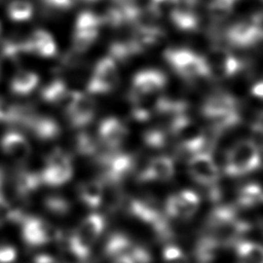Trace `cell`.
<instances>
[{
    "label": "cell",
    "mask_w": 263,
    "mask_h": 263,
    "mask_svg": "<svg viewBox=\"0 0 263 263\" xmlns=\"http://www.w3.org/2000/svg\"><path fill=\"white\" fill-rule=\"evenodd\" d=\"M260 150L251 140L238 141L225 152L224 174L237 178L255 172L261 165Z\"/></svg>",
    "instance_id": "obj_1"
},
{
    "label": "cell",
    "mask_w": 263,
    "mask_h": 263,
    "mask_svg": "<svg viewBox=\"0 0 263 263\" xmlns=\"http://www.w3.org/2000/svg\"><path fill=\"white\" fill-rule=\"evenodd\" d=\"M168 130L184 152L193 155L205 151L208 140L203 128L186 113L173 116Z\"/></svg>",
    "instance_id": "obj_2"
},
{
    "label": "cell",
    "mask_w": 263,
    "mask_h": 263,
    "mask_svg": "<svg viewBox=\"0 0 263 263\" xmlns=\"http://www.w3.org/2000/svg\"><path fill=\"white\" fill-rule=\"evenodd\" d=\"M164 59L171 68L186 81L209 78L204 57L188 48H167Z\"/></svg>",
    "instance_id": "obj_3"
},
{
    "label": "cell",
    "mask_w": 263,
    "mask_h": 263,
    "mask_svg": "<svg viewBox=\"0 0 263 263\" xmlns=\"http://www.w3.org/2000/svg\"><path fill=\"white\" fill-rule=\"evenodd\" d=\"M20 224L22 238L30 247H39L63 240L62 231L40 217L24 216Z\"/></svg>",
    "instance_id": "obj_4"
},
{
    "label": "cell",
    "mask_w": 263,
    "mask_h": 263,
    "mask_svg": "<svg viewBox=\"0 0 263 263\" xmlns=\"http://www.w3.org/2000/svg\"><path fill=\"white\" fill-rule=\"evenodd\" d=\"M39 176L41 183L47 186L58 187L66 184L73 176L71 156L60 148L52 150L46 157Z\"/></svg>",
    "instance_id": "obj_5"
},
{
    "label": "cell",
    "mask_w": 263,
    "mask_h": 263,
    "mask_svg": "<svg viewBox=\"0 0 263 263\" xmlns=\"http://www.w3.org/2000/svg\"><path fill=\"white\" fill-rule=\"evenodd\" d=\"M104 217L98 213H92L80 222L75 231L66 240L88 258L92 246L104 230Z\"/></svg>",
    "instance_id": "obj_6"
},
{
    "label": "cell",
    "mask_w": 263,
    "mask_h": 263,
    "mask_svg": "<svg viewBox=\"0 0 263 263\" xmlns=\"http://www.w3.org/2000/svg\"><path fill=\"white\" fill-rule=\"evenodd\" d=\"M102 18L92 11H81L75 21L72 35V48L74 52L86 51L98 39Z\"/></svg>",
    "instance_id": "obj_7"
},
{
    "label": "cell",
    "mask_w": 263,
    "mask_h": 263,
    "mask_svg": "<svg viewBox=\"0 0 263 263\" xmlns=\"http://www.w3.org/2000/svg\"><path fill=\"white\" fill-rule=\"evenodd\" d=\"M203 57L209 72V78L212 79L230 78L243 69V63L230 50L221 46L213 47L209 53Z\"/></svg>",
    "instance_id": "obj_8"
},
{
    "label": "cell",
    "mask_w": 263,
    "mask_h": 263,
    "mask_svg": "<svg viewBox=\"0 0 263 263\" xmlns=\"http://www.w3.org/2000/svg\"><path fill=\"white\" fill-rule=\"evenodd\" d=\"M166 75L157 69H145L139 71L132 80L128 91L130 103L138 102L144 98L161 93L166 86Z\"/></svg>",
    "instance_id": "obj_9"
},
{
    "label": "cell",
    "mask_w": 263,
    "mask_h": 263,
    "mask_svg": "<svg viewBox=\"0 0 263 263\" xmlns=\"http://www.w3.org/2000/svg\"><path fill=\"white\" fill-rule=\"evenodd\" d=\"M118 79L117 63L109 55L103 57L93 68L86 84V91L89 96L106 95L115 88Z\"/></svg>",
    "instance_id": "obj_10"
},
{
    "label": "cell",
    "mask_w": 263,
    "mask_h": 263,
    "mask_svg": "<svg viewBox=\"0 0 263 263\" xmlns=\"http://www.w3.org/2000/svg\"><path fill=\"white\" fill-rule=\"evenodd\" d=\"M262 13L254 14L248 21L232 24L225 33L228 43L235 47H250L258 44L262 39Z\"/></svg>",
    "instance_id": "obj_11"
},
{
    "label": "cell",
    "mask_w": 263,
    "mask_h": 263,
    "mask_svg": "<svg viewBox=\"0 0 263 263\" xmlns=\"http://www.w3.org/2000/svg\"><path fill=\"white\" fill-rule=\"evenodd\" d=\"M188 172L191 178L201 186L212 189L218 185L220 171L213 156L208 151L198 152L190 156Z\"/></svg>",
    "instance_id": "obj_12"
},
{
    "label": "cell",
    "mask_w": 263,
    "mask_h": 263,
    "mask_svg": "<svg viewBox=\"0 0 263 263\" xmlns=\"http://www.w3.org/2000/svg\"><path fill=\"white\" fill-rule=\"evenodd\" d=\"M200 112L212 124L239 112L237 100L230 93L218 92L209 96L202 103Z\"/></svg>",
    "instance_id": "obj_13"
},
{
    "label": "cell",
    "mask_w": 263,
    "mask_h": 263,
    "mask_svg": "<svg viewBox=\"0 0 263 263\" xmlns=\"http://www.w3.org/2000/svg\"><path fill=\"white\" fill-rule=\"evenodd\" d=\"M96 102L88 93L78 91L77 97L66 112V116L72 127L83 128L87 126L95 117Z\"/></svg>",
    "instance_id": "obj_14"
},
{
    "label": "cell",
    "mask_w": 263,
    "mask_h": 263,
    "mask_svg": "<svg viewBox=\"0 0 263 263\" xmlns=\"http://www.w3.org/2000/svg\"><path fill=\"white\" fill-rule=\"evenodd\" d=\"M164 37L165 33L160 27L148 23L136 26L128 41L135 54H139L161 43Z\"/></svg>",
    "instance_id": "obj_15"
},
{
    "label": "cell",
    "mask_w": 263,
    "mask_h": 263,
    "mask_svg": "<svg viewBox=\"0 0 263 263\" xmlns=\"http://www.w3.org/2000/svg\"><path fill=\"white\" fill-rule=\"evenodd\" d=\"M128 130L123 122L116 117H107L99 125V141L109 150L116 151L127 137Z\"/></svg>",
    "instance_id": "obj_16"
},
{
    "label": "cell",
    "mask_w": 263,
    "mask_h": 263,
    "mask_svg": "<svg viewBox=\"0 0 263 263\" xmlns=\"http://www.w3.org/2000/svg\"><path fill=\"white\" fill-rule=\"evenodd\" d=\"M175 174L174 160L166 155H159L149 160L147 165L138 173V179L142 182L159 181L165 182Z\"/></svg>",
    "instance_id": "obj_17"
},
{
    "label": "cell",
    "mask_w": 263,
    "mask_h": 263,
    "mask_svg": "<svg viewBox=\"0 0 263 263\" xmlns=\"http://www.w3.org/2000/svg\"><path fill=\"white\" fill-rule=\"evenodd\" d=\"M24 53H32L41 58H51L57 53V44L52 35L43 29L33 31L22 42Z\"/></svg>",
    "instance_id": "obj_18"
},
{
    "label": "cell",
    "mask_w": 263,
    "mask_h": 263,
    "mask_svg": "<svg viewBox=\"0 0 263 263\" xmlns=\"http://www.w3.org/2000/svg\"><path fill=\"white\" fill-rule=\"evenodd\" d=\"M0 146L5 155L15 162H25L31 154V145L27 138L16 130H9L4 134Z\"/></svg>",
    "instance_id": "obj_19"
},
{
    "label": "cell",
    "mask_w": 263,
    "mask_h": 263,
    "mask_svg": "<svg viewBox=\"0 0 263 263\" xmlns=\"http://www.w3.org/2000/svg\"><path fill=\"white\" fill-rule=\"evenodd\" d=\"M197 0H180L176 10L168 17L172 24L181 31H195L199 27L200 18L195 9Z\"/></svg>",
    "instance_id": "obj_20"
},
{
    "label": "cell",
    "mask_w": 263,
    "mask_h": 263,
    "mask_svg": "<svg viewBox=\"0 0 263 263\" xmlns=\"http://www.w3.org/2000/svg\"><path fill=\"white\" fill-rule=\"evenodd\" d=\"M40 141H51L61 135V126L50 117L33 113L23 125Z\"/></svg>",
    "instance_id": "obj_21"
},
{
    "label": "cell",
    "mask_w": 263,
    "mask_h": 263,
    "mask_svg": "<svg viewBox=\"0 0 263 263\" xmlns=\"http://www.w3.org/2000/svg\"><path fill=\"white\" fill-rule=\"evenodd\" d=\"M105 185L102 180L95 179L82 183L78 188L79 199L91 210L98 209L104 200Z\"/></svg>",
    "instance_id": "obj_22"
},
{
    "label": "cell",
    "mask_w": 263,
    "mask_h": 263,
    "mask_svg": "<svg viewBox=\"0 0 263 263\" xmlns=\"http://www.w3.org/2000/svg\"><path fill=\"white\" fill-rule=\"evenodd\" d=\"M136 246L137 245H135L125 234L121 232H114L108 236L105 243L104 253L107 257L112 259L120 256H128L132 258Z\"/></svg>",
    "instance_id": "obj_23"
},
{
    "label": "cell",
    "mask_w": 263,
    "mask_h": 263,
    "mask_svg": "<svg viewBox=\"0 0 263 263\" xmlns=\"http://www.w3.org/2000/svg\"><path fill=\"white\" fill-rule=\"evenodd\" d=\"M39 83V76L30 70H18L10 80V90L17 96L31 93Z\"/></svg>",
    "instance_id": "obj_24"
},
{
    "label": "cell",
    "mask_w": 263,
    "mask_h": 263,
    "mask_svg": "<svg viewBox=\"0 0 263 263\" xmlns=\"http://www.w3.org/2000/svg\"><path fill=\"white\" fill-rule=\"evenodd\" d=\"M233 245L239 263H263V249L260 243L238 239Z\"/></svg>",
    "instance_id": "obj_25"
},
{
    "label": "cell",
    "mask_w": 263,
    "mask_h": 263,
    "mask_svg": "<svg viewBox=\"0 0 263 263\" xmlns=\"http://www.w3.org/2000/svg\"><path fill=\"white\" fill-rule=\"evenodd\" d=\"M262 189L258 184L250 183L242 186L236 198V205L238 209H253L262 202Z\"/></svg>",
    "instance_id": "obj_26"
},
{
    "label": "cell",
    "mask_w": 263,
    "mask_h": 263,
    "mask_svg": "<svg viewBox=\"0 0 263 263\" xmlns=\"http://www.w3.org/2000/svg\"><path fill=\"white\" fill-rule=\"evenodd\" d=\"M241 0H211L208 4V12L212 22L220 24L226 21Z\"/></svg>",
    "instance_id": "obj_27"
},
{
    "label": "cell",
    "mask_w": 263,
    "mask_h": 263,
    "mask_svg": "<svg viewBox=\"0 0 263 263\" xmlns=\"http://www.w3.org/2000/svg\"><path fill=\"white\" fill-rule=\"evenodd\" d=\"M7 16L14 23H25L34 15V6L29 0H11L6 8Z\"/></svg>",
    "instance_id": "obj_28"
},
{
    "label": "cell",
    "mask_w": 263,
    "mask_h": 263,
    "mask_svg": "<svg viewBox=\"0 0 263 263\" xmlns=\"http://www.w3.org/2000/svg\"><path fill=\"white\" fill-rule=\"evenodd\" d=\"M176 196L181 203L187 219H190L198 210L200 198L198 194L190 189H184L176 193Z\"/></svg>",
    "instance_id": "obj_29"
},
{
    "label": "cell",
    "mask_w": 263,
    "mask_h": 263,
    "mask_svg": "<svg viewBox=\"0 0 263 263\" xmlns=\"http://www.w3.org/2000/svg\"><path fill=\"white\" fill-rule=\"evenodd\" d=\"M180 0H149L148 10L153 17H170Z\"/></svg>",
    "instance_id": "obj_30"
},
{
    "label": "cell",
    "mask_w": 263,
    "mask_h": 263,
    "mask_svg": "<svg viewBox=\"0 0 263 263\" xmlns=\"http://www.w3.org/2000/svg\"><path fill=\"white\" fill-rule=\"evenodd\" d=\"M98 143L93 138L86 134V133H80L77 135L75 140V148L76 151L82 155H95L97 154L98 150Z\"/></svg>",
    "instance_id": "obj_31"
},
{
    "label": "cell",
    "mask_w": 263,
    "mask_h": 263,
    "mask_svg": "<svg viewBox=\"0 0 263 263\" xmlns=\"http://www.w3.org/2000/svg\"><path fill=\"white\" fill-rule=\"evenodd\" d=\"M144 144L152 149H161L167 143V135L159 128L148 129L143 135Z\"/></svg>",
    "instance_id": "obj_32"
},
{
    "label": "cell",
    "mask_w": 263,
    "mask_h": 263,
    "mask_svg": "<svg viewBox=\"0 0 263 263\" xmlns=\"http://www.w3.org/2000/svg\"><path fill=\"white\" fill-rule=\"evenodd\" d=\"M44 205L48 212L57 216H65L70 211L68 200L58 195L48 196L44 201Z\"/></svg>",
    "instance_id": "obj_33"
},
{
    "label": "cell",
    "mask_w": 263,
    "mask_h": 263,
    "mask_svg": "<svg viewBox=\"0 0 263 263\" xmlns=\"http://www.w3.org/2000/svg\"><path fill=\"white\" fill-rule=\"evenodd\" d=\"M163 263H189L185 253L174 245H167L162 252Z\"/></svg>",
    "instance_id": "obj_34"
},
{
    "label": "cell",
    "mask_w": 263,
    "mask_h": 263,
    "mask_svg": "<svg viewBox=\"0 0 263 263\" xmlns=\"http://www.w3.org/2000/svg\"><path fill=\"white\" fill-rule=\"evenodd\" d=\"M16 250L10 245H0V263H12L16 259Z\"/></svg>",
    "instance_id": "obj_35"
},
{
    "label": "cell",
    "mask_w": 263,
    "mask_h": 263,
    "mask_svg": "<svg viewBox=\"0 0 263 263\" xmlns=\"http://www.w3.org/2000/svg\"><path fill=\"white\" fill-rule=\"evenodd\" d=\"M44 4L48 7L58 9V10H66L73 6L74 0H42Z\"/></svg>",
    "instance_id": "obj_36"
},
{
    "label": "cell",
    "mask_w": 263,
    "mask_h": 263,
    "mask_svg": "<svg viewBox=\"0 0 263 263\" xmlns=\"http://www.w3.org/2000/svg\"><path fill=\"white\" fill-rule=\"evenodd\" d=\"M251 93L254 98H257L258 100L262 99V93H263V83L261 80H259L257 83L253 85L251 88Z\"/></svg>",
    "instance_id": "obj_37"
},
{
    "label": "cell",
    "mask_w": 263,
    "mask_h": 263,
    "mask_svg": "<svg viewBox=\"0 0 263 263\" xmlns=\"http://www.w3.org/2000/svg\"><path fill=\"white\" fill-rule=\"evenodd\" d=\"M112 263H135V262L128 256H120V257H117V258L113 259Z\"/></svg>",
    "instance_id": "obj_38"
},
{
    "label": "cell",
    "mask_w": 263,
    "mask_h": 263,
    "mask_svg": "<svg viewBox=\"0 0 263 263\" xmlns=\"http://www.w3.org/2000/svg\"><path fill=\"white\" fill-rule=\"evenodd\" d=\"M81 1L86 2V3H95V2H97V1H99V0H81Z\"/></svg>",
    "instance_id": "obj_39"
},
{
    "label": "cell",
    "mask_w": 263,
    "mask_h": 263,
    "mask_svg": "<svg viewBox=\"0 0 263 263\" xmlns=\"http://www.w3.org/2000/svg\"><path fill=\"white\" fill-rule=\"evenodd\" d=\"M1 30H2V28H1V23H0V34H1Z\"/></svg>",
    "instance_id": "obj_40"
},
{
    "label": "cell",
    "mask_w": 263,
    "mask_h": 263,
    "mask_svg": "<svg viewBox=\"0 0 263 263\" xmlns=\"http://www.w3.org/2000/svg\"><path fill=\"white\" fill-rule=\"evenodd\" d=\"M59 263H61V262H60V261H59Z\"/></svg>",
    "instance_id": "obj_41"
}]
</instances>
